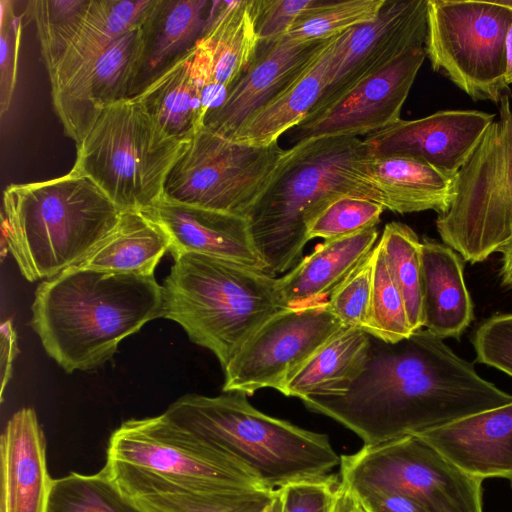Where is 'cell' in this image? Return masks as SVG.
Listing matches in <instances>:
<instances>
[{"label":"cell","mask_w":512,"mask_h":512,"mask_svg":"<svg viewBox=\"0 0 512 512\" xmlns=\"http://www.w3.org/2000/svg\"><path fill=\"white\" fill-rule=\"evenodd\" d=\"M302 402L373 445L506 405L512 395L420 329L395 343L370 335L365 368L347 392Z\"/></svg>","instance_id":"1"},{"label":"cell","mask_w":512,"mask_h":512,"mask_svg":"<svg viewBox=\"0 0 512 512\" xmlns=\"http://www.w3.org/2000/svg\"><path fill=\"white\" fill-rule=\"evenodd\" d=\"M161 313L154 276L69 268L38 285L31 325L46 353L72 373L104 364Z\"/></svg>","instance_id":"2"},{"label":"cell","mask_w":512,"mask_h":512,"mask_svg":"<svg viewBox=\"0 0 512 512\" xmlns=\"http://www.w3.org/2000/svg\"><path fill=\"white\" fill-rule=\"evenodd\" d=\"M366 156L359 137H323L285 149L245 216L267 274L286 273L302 259L307 225L329 199L348 194L382 204L365 176Z\"/></svg>","instance_id":"3"},{"label":"cell","mask_w":512,"mask_h":512,"mask_svg":"<svg viewBox=\"0 0 512 512\" xmlns=\"http://www.w3.org/2000/svg\"><path fill=\"white\" fill-rule=\"evenodd\" d=\"M121 210L89 178L70 170L3 192L2 235L30 282L76 265L117 224Z\"/></svg>","instance_id":"4"},{"label":"cell","mask_w":512,"mask_h":512,"mask_svg":"<svg viewBox=\"0 0 512 512\" xmlns=\"http://www.w3.org/2000/svg\"><path fill=\"white\" fill-rule=\"evenodd\" d=\"M164 414L244 465L271 490L324 476L340 465L326 434L269 416L252 406L243 393L188 394Z\"/></svg>","instance_id":"5"},{"label":"cell","mask_w":512,"mask_h":512,"mask_svg":"<svg viewBox=\"0 0 512 512\" xmlns=\"http://www.w3.org/2000/svg\"><path fill=\"white\" fill-rule=\"evenodd\" d=\"M162 285L161 317L179 324L224 370L250 336L285 307L277 277L196 253L174 258Z\"/></svg>","instance_id":"6"},{"label":"cell","mask_w":512,"mask_h":512,"mask_svg":"<svg viewBox=\"0 0 512 512\" xmlns=\"http://www.w3.org/2000/svg\"><path fill=\"white\" fill-rule=\"evenodd\" d=\"M188 140L166 133L128 98L104 108L76 144L71 170L92 180L121 210L153 208Z\"/></svg>","instance_id":"7"},{"label":"cell","mask_w":512,"mask_h":512,"mask_svg":"<svg viewBox=\"0 0 512 512\" xmlns=\"http://www.w3.org/2000/svg\"><path fill=\"white\" fill-rule=\"evenodd\" d=\"M498 117L455 176L449 209L436 219L442 242L471 264L512 239V104L505 94Z\"/></svg>","instance_id":"8"},{"label":"cell","mask_w":512,"mask_h":512,"mask_svg":"<svg viewBox=\"0 0 512 512\" xmlns=\"http://www.w3.org/2000/svg\"><path fill=\"white\" fill-rule=\"evenodd\" d=\"M424 50L431 68L474 101L498 105L506 83L512 8L499 0H427Z\"/></svg>","instance_id":"9"},{"label":"cell","mask_w":512,"mask_h":512,"mask_svg":"<svg viewBox=\"0 0 512 512\" xmlns=\"http://www.w3.org/2000/svg\"><path fill=\"white\" fill-rule=\"evenodd\" d=\"M339 466V475L355 493L401 494L427 512H483V480L415 435L364 444L340 456Z\"/></svg>","instance_id":"10"},{"label":"cell","mask_w":512,"mask_h":512,"mask_svg":"<svg viewBox=\"0 0 512 512\" xmlns=\"http://www.w3.org/2000/svg\"><path fill=\"white\" fill-rule=\"evenodd\" d=\"M106 461L130 466L190 491L268 489L244 465L164 413L123 422L109 438Z\"/></svg>","instance_id":"11"},{"label":"cell","mask_w":512,"mask_h":512,"mask_svg":"<svg viewBox=\"0 0 512 512\" xmlns=\"http://www.w3.org/2000/svg\"><path fill=\"white\" fill-rule=\"evenodd\" d=\"M284 151L278 143L259 147L236 142L203 125L170 170L163 198L245 217Z\"/></svg>","instance_id":"12"},{"label":"cell","mask_w":512,"mask_h":512,"mask_svg":"<svg viewBox=\"0 0 512 512\" xmlns=\"http://www.w3.org/2000/svg\"><path fill=\"white\" fill-rule=\"evenodd\" d=\"M344 327L327 302L279 310L225 367L223 392L280 391L286 380Z\"/></svg>","instance_id":"13"},{"label":"cell","mask_w":512,"mask_h":512,"mask_svg":"<svg viewBox=\"0 0 512 512\" xmlns=\"http://www.w3.org/2000/svg\"><path fill=\"white\" fill-rule=\"evenodd\" d=\"M425 58L424 46L411 48L382 70L316 104L289 131L291 143L367 136L398 122Z\"/></svg>","instance_id":"14"},{"label":"cell","mask_w":512,"mask_h":512,"mask_svg":"<svg viewBox=\"0 0 512 512\" xmlns=\"http://www.w3.org/2000/svg\"><path fill=\"white\" fill-rule=\"evenodd\" d=\"M427 0H385L369 22L342 33L318 103L382 70L411 48L424 46Z\"/></svg>","instance_id":"15"},{"label":"cell","mask_w":512,"mask_h":512,"mask_svg":"<svg viewBox=\"0 0 512 512\" xmlns=\"http://www.w3.org/2000/svg\"><path fill=\"white\" fill-rule=\"evenodd\" d=\"M142 53L141 24L51 88L54 110L76 144L83 140L104 108L133 97Z\"/></svg>","instance_id":"16"},{"label":"cell","mask_w":512,"mask_h":512,"mask_svg":"<svg viewBox=\"0 0 512 512\" xmlns=\"http://www.w3.org/2000/svg\"><path fill=\"white\" fill-rule=\"evenodd\" d=\"M495 113L449 109L398 122L363 139L368 156L405 155L456 175L473 154Z\"/></svg>","instance_id":"17"},{"label":"cell","mask_w":512,"mask_h":512,"mask_svg":"<svg viewBox=\"0 0 512 512\" xmlns=\"http://www.w3.org/2000/svg\"><path fill=\"white\" fill-rule=\"evenodd\" d=\"M333 38L306 43L281 38L260 45L254 60L228 90L222 103L207 113L204 125L231 139L252 114L294 80Z\"/></svg>","instance_id":"18"},{"label":"cell","mask_w":512,"mask_h":512,"mask_svg":"<svg viewBox=\"0 0 512 512\" xmlns=\"http://www.w3.org/2000/svg\"><path fill=\"white\" fill-rule=\"evenodd\" d=\"M132 98L179 140H188L223 101L214 85L210 57L198 42Z\"/></svg>","instance_id":"19"},{"label":"cell","mask_w":512,"mask_h":512,"mask_svg":"<svg viewBox=\"0 0 512 512\" xmlns=\"http://www.w3.org/2000/svg\"><path fill=\"white\" fill-rule=\"evenodd\" d=\"M148 210L169 236L173 258L196 253L265 272L245 217L164 198Z\"/></svg>","instance_id":"20"},{"label":"cell","mask_w":512,"mask_h":512,"mask_svg":"<svg viewBox=\"0 0 512 512\" xmlns=\"http://www.w3.org/2000/svg\"><path fill=\"white\" fill-rule=\"evenodd\" d=\"M415 436L472 476L512 483V402Z\"/></svg>","instance_id":"21"},{"label":"cell","mask_w":512,"mask_h":512,"mask_svg":"<svg viewBox=\"0 0 512 512\" xmlns=\"http://www.w3.org/2000/svg\"><path fill=\"white\" fill-rule=\"evenodd\" d=\"M0 512H46L53 479L46 440L32 408H21L1 435Z\"/></svg>","instance_id":"22"},{"label":"cell","mask_w":512,"mask_h":512,"mask_svg":"<svg viewBox=\"0 0 512 512\" xmlns=\"http://www.w3.org/2000/svg\"><path fill=\"white\" fill-rule=\"evenodd\" d=\"M103 468L141 512H261L276 492L260 488L197 492L124 464L106 461Z\"/></svg>","instance_id":"23"},{"label":"cell","mask_w":512,"mask_h":512,"mask_svg":"<svg viewBox=\"0 0 512 512\" xmlns=\"http://www.w3.org/2000/svg\"><path fill=\"white\" fill-rule=\"evenodd\" d=\"M377 227L324 240L291 270L277 277V290L285 308L327 302L331 293L375 247Z\"/></svg>","instance_id":"24"},{"label":"cell","mask_w":512,"mask_h":512,"mask_svg":"<svg viewBox=\"0 0 512 512\" xmlns=\"http://www.w3.org/2000/svg\"><path fill=\"white\" fill-rule=\"evenodd\" d=\"M366 178L385 210L398 214L435 211L444 214L454 196L455 176L417 157L366 156Z\"/></svg>","instance_id":"25"},{"label":"cell","mask_w":512,"mask_h":512,"mask_svg":"<svg viewBox=\"0 0 512 512\" xmlns=\"http://www.w3.org/2000/svg\"><path fill=\"white\" fill-rule=\"evenodd\" d=\"M463 260L443 242L421 241L423 327L442 339H460L474 318Z\"/></svg>","instance_id":"26"},{"label":"cell","mask_w":512,"mask_h":512,"mask_svg":"<svg viewBox=\"0 0 512 512\" xmlns=\"http://www.w3.org/2000/svg\"><path fill=\"white\" fill-rule=\"evenodd\" d=\"M207 0H156L142 23L143 53L133 97L191 51L211 18Z\"/></svg>","instance_id":"27"},{"label":"cell","mask_w":512,"mask_h":512,"mask_svg":"<svg viewBox=\"0 0 512 512\" xmlns=\"http://www.w3.org/2000/svg\"><path fill=\"white\" fill-rule=\"evenodd\" d=\"M340 35L331 39L294 80L252 114L231 140L252 146H271L300 124L327 86L332 53Z\"/></svg>","instance_id":"28"},{"label":"cell","mask_w":512,"mask_h":512,"mask_svg":"<svg viewBox=\"0 0 512 512\" xmlns=\"http://www.w3.org/2000/svg\"><path fill=\"white\" fill-rule=\"evenodd\" d=\"M169 246V236L148 209L126 210L110 233L70 268L154 276Z\"/></svg>","instance_id":"29"},{"label":"cell","mask_w":512,"mask_h":512,"mask_svg":"<svg viewBox=\"0 0 512 512\" xmlns=\"http://www.w3.org/2000/svg\"><path fill=\"white\" fill-rule=\"evenodd\" d=\"M198 43L210 57L214 85L224 100L260 47L255 0L213 1L209 25Z\"/></svg>","instance_id":"30"},{"label":"cell","mask_w":512,"mask_h":512,"mask_svg":"<svg viewBox=\"0 0 512 512\" xmlns=\"http://www.w3.org/2000/svg\"><path fill=\"white\" fill-rule=\"evenodd\" d=\"M369 347L368 332L344 327L294 372L279 392L300 400L342 395L364 370Z\"/></svg>","instance_id":"31"},{"label":"cell","mask_w":512,"mask_h":512,"mask_svg":"<svg viewBox=\"0 0 512 512\" xmlns=\"http://www.w3.org/2000/svg\"><path fill=\"white\" fill-rule=\"evenodd\" d=\"M156 0H90L87 12L61 58L49 70L51 88L113 41L140 26Z\"/></svg>","instance_id":"32"},{"label":"cell","mask_w":512,"mask_h":512,"mask_svg":"<svg viewBox=\"0 0 512 512\" xmlns=\"http://www.w3.org/2000/svg\"><path fill=\"white\" fill-rule=\"evenodd\" d=\"M378 243L403 297L412 331L423 329L421 240L410 226L390 222Z\"/></svg>","instance_id":"33"},{"label":"cell","mask_w":512,"mask_h":512,"mask_svg":"<svg viewBox=\"0 0 512 512\" xmlns=\"http://www.w3.org/2000/svg\"><path fill=\"white\" fill-rule=\"evenodd\" d=\"M46 512H141L102 468L53 479Z\"/></svg>","instance_id":"34"},{"label":"cell","mask_w":512,"mask_h":512,"mask_svg":"<svg viewBox=\"0 0 512 512\" xmlns=\"http://www.w3.org/2000/svg\"><path fill=\"white\" fill-rule=\"evenodd\" d=\"M364 330L390 343L398 342L413 333L403 297L394 282L379 243L374 247L370 308Z\"/></svg>","instance_id":"35"},{"label":"cell","mask_w":512,"mask_h":512,"mask_svg":"<svg viewBox=\"0 0 512 512\" xmlns=\"http://www.w3.org/2000/svg\"><path fill=\"white\" fill-rule=\"evenodd\" d=\"M385 0H323L299 19L283 38L294 43L326 40L372 21Z\"/></svg>","instance_id":"36"},{"label":"cell","mask_w":512,"mask_h":512,"mask_svg":"<svg viewBox=\"0 0 512 512\" xmlns=\"http://www.w3.org/2000/svg\"><path fill=\"white\" fill-rule=\"evenodd\" d=\"M90 0H40L27 2L35 22L42 58L49 71L76 34Z\"/></svg>","instance_id":"37"},{"label":"cell","mask_w":512,"mask_h":512,"mask_svg":"<svg viewBox=\"0 0 512 512\" xmlns=\"http://www.w3.org/2000/svg\"><path fill=\"white\" fill-rule=\"evenodd\" d=\"M384 206L356 195H338L326 201L307 225V237L329 240L350 235L380 222Z\"/></svg>","instance_id":"38"},{"label":"cell","mask_w":512,"mask_h":512,"mask_svg":"<svg viewBox=\"0 0 512 512\" xmlns=\"http://www.w3.org/2000/svg\"><path fill=\"white\" fill-rule=\"evenodd\" d=\"M279 490L282 512H351L355 500L339 474L292 482Z\"/></svg>","instance_id":"39"},{"label":"cell","mask_w":512,"mask_h":512,"mask_svg":"<svg viewBox=\"0 0 512 512\" xmlns=\"http://www.w3.org/2000/svg\"><path fill=\"white\" fill-rule=\"evenodd\" d=\"M374 248L331 293L327 305L345 327L365 329L369 316Z\"/></svg>","instance_id":"40"},{"label":"cell","mask_w":512,"mask_h":512,"mask_svg":"<svg viewBox=\"0 0 512 512\" xmlns=\"http://www.w3.org/2000/svg\"><path fill=\"white\" fill-rule=\"evenodd\" d=\"M476 361L512 377V313L485 319L474 331Z\"/></svg>","instance_id":"41"},{"label":"cell","mask_w":512,"mask_h":512,"mask_svg":"<svg viewBox=\"0 0 512 512\" xmlns=\"http://www.w3.org/2000/svg\"><path fill=\"white\" fill-rule=\"evenodd\" d=\"M14 1H0V115L9 110L16 86L22 18Z\"/></svg>","instance_id":"42"},{"label":"cell","mask_w":512,"mask_h":512,"mask_svg":"<svg viewBox=\"0 0 512 512\" xmlns=\"http://www.w3.org/2000/svg\"><path fill=\"white\" fill-rule=\"evenodd\" d=\"M322 2L323 0H255L256 32L260 45L283 38L293 24Z\"/></svg>","instance_id":"43"},{"label":"cell","mask_w":512,"mask_h":512,"mask_svg":"<svg viewBox=\"0 0 512 512\" xmlns=\"http://www.w3.org/2000/svg\"><path fill=\"white\" fill-rule=\"evenodd\" d=\"M353 493L369 512H427L416 501L401 494L377 492Z\"/></svg>","instance_id":"44"},{"label":"cell","mask_w":512,"mask_h":512,"mask_svg":"<svg viewBox=\"0 0 512 512\" xmlns=\"http://www.w3.org/2000/svg\"><path fill=\"white\" fill-rule=\"evenodd\" d=\"M1 399L12 374V364L17 353V337L11 320L1 324Z\"/></svg>","instance_id":"45"},{"label":"cell","mask_w":512,"mask_h":512,"mask_svg":"<svg viewBox=\"0 0 512 512\" xmlns=\"http://www.w3.org/2000/svg\"><path fill=\"white\" fill-rule=\"evenodd\" d=\"M499 276L501 283L512 289V239L501 249Z\"/></svg>","instance_id":"46"},{"label":"cell","mask_w":512,"mask_h":512,"mask_svg":"<svg viewBox=\"0 0 512 512\" xmlns=\"http://www.w3.org/2000/svg\"><path fill=\"white\" fill-rule=\"evenodd\" d=\"M505 79L506 83L510 86L512 84V25L507 37V68Z\"/></svg>","instance_id":"47"},{"label":"cell","mask_w":512,"mask_h":512,"mask_svg":"<svg viewBox=\"0 0 512 512\" xmlns=\"http://www.w3.org/2000/svg\"><path fill=\"white\" fill-rule=\"evenodd\" d=\"M261 512H282V498L279 489H276L272 500Z\"/></svg>","instance_id":"48"},{"label":"cell","mask_w":512,"mask_h":512,"mask_svg":"<svg viewBox=\"0 0 512 512\" xmlns=\"http://www.w3.org/2000/svg\"><path fill=\"white\" fill-rule=\"evenodd\" d=\"M355 496V494H354ZM351 512H369L362 502L355 496L354 504Z\"/></svg>","instance_id":"49"}]
</instances>
